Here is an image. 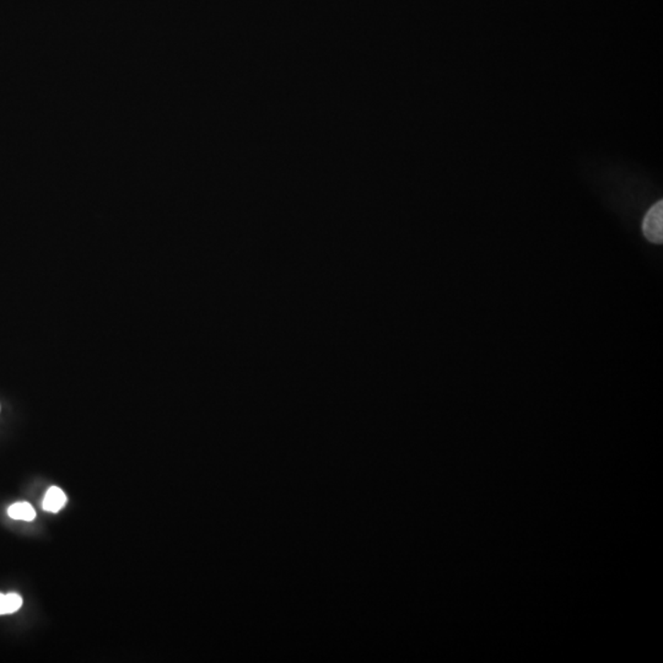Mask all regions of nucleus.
<instances>
[{
  "instance_id": "nucleus-1",
  "label": "nucleus",
  "mask_w": 663,
  "mask_h": 663,
  "mask_svg": "<svg viewBox=\"0 0 663 663\" xmlns=\"http://www.w3.org/2000/svg\"><path fill=\"white\" fill-rule=\"evenodd\" d=\"M645 237L652 243H662L663 240V203L662 200L652 205L642 221Z\"/></svg>"
},
{
  "instance_id": "nucleus-2",
  "label": "nucleus",
  "mask_w": 663,
  "mask_h": 663,
  "mask_svg": "<svg viewBox=\"0 0 663 663\" xmlns=\"http://www.w3.org/2000/svg\"><path fill=\"white\" fill-rule=\"evenodd\" d=\"M65 504H67V495H65V492L62 490L61 488L52 487L50 488L48 492H46L45 499H43V502H42V506H43V509L48 511V512L56 514V512L61 511L62 509L64 507Z\"/></svg>"
},
{
  "instance_id": "nucleus-3",
  "label": "nucleus",
  "mask_w": 663,
  "mask_h": 663,
  "mask_svg": "<svg viewBox=\"0 0 663 663\" xmlns=\"http://www.w3.org/2000/svg\"><path fill=\"white\" fill-rule=\"evenodd\" d=\"M8 515L10 519H20V521H33L36 517V511L28 502L21 501L15 502L8 509Z\"/></svg>"
},
{
  "instance_id": "nucleus-4",
  "label": "nucleus",
  "mask_w": 663,
  "mask_h": 663,
  "mask_svg": "<svg viewBox=\"0 0 663 663\" xmlns=\"http://www.w3.org/2000/svg\"><path fill=\"white\" fill-rule=\"evenodd\" d=\"M23 606V599L18 594H6V607H8V614L18 612Z\"/></svg>"
},
{
  "instance_id": "nucleus-5",
  "label": "nucleus",
  "mask_w": 663,
  "mask_h": 663,
  "mask_svg": "<svg viewBox=\"0 0 663 663\" xmlns=\"http://www.w3.org/2000/svg\"><path fill=\"white\" fill-rule=\"evenodd\" d=\"M8 614V607H6V594H0V616Z\"/></svg>"
}]
</instances>
